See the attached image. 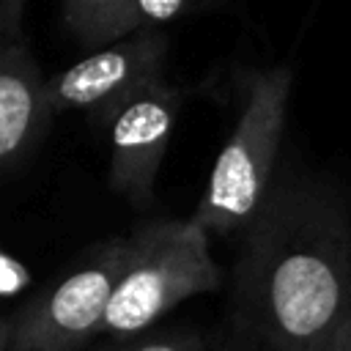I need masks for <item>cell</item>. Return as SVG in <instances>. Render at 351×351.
I'll use <instances>...</instances> for the list:
<instances>
[{"label":"cell","instance_id":"cell-12","mask_svg":"<svg viewBox=\"0 0 351 351\" xmlns=\"http://www.w3.org/2000/svg\"><path fill=\"white\" fill-rule=\"evenodd\" d=\"M217 351H274V348H269V346H263V343H258V340H252V337H247V335H241V332L228 326V332L222 335Z\"/></svg>","mask_w":351,"mask_h":351},{"label":"cell","instance_id":"cell-13","mask_svg":"<svg viewBox=\"0 0 351 351\" xmlns=\"http://www.w3.org/2000/svg\"><path fill=\"white\" fill-rule=\"evenodd\" d=\"M315 351H351V315H348Z\"/></svg>","mask_w":351,"mask_h":351},{"label":"cell","instance_id":"cell-14","mask_svg":"<svg viewBox=\"0 0 351 351\" xmlns=\"http://www.w3.org/2000/svg\"><path fill=\"white\" fill-rule=\"evenodd\" d=\"M5 337H8V321L0 315V351H5Z\"/></svg>","mask_w":351,"mask_h":351},{"label":"cell","instance_id":"cell-11","mask_svg":"<svg viewBox=\"0 0 351 351\" xmlns=\"http://www.w3.org/2000/svg\"><path fill=\"white\" fill-rule=\"evenodd\" d=\"M25 0H0V38L22 41Z\"/></svg>","mask_w":351,"mask_h":351},{"label":"cell","instance_id":"cell-10","mask_svg":"<svg viewBox=\"0 0 351 351\" xmlns=\"http://www.w3.org/2000/svg\"><path fill=\"white\" fill-rule=\"evenodd\" d=\"M140 27H165L170 22L206 14L222 0H132Z\"/></svg>","mask_w":351,"mask_h":351},{"label":"cell","instance_id":"cell-2","mask_svg":"<svg viewBox=\"0 0 351 351\" xmlns=\"http://www.w3.org/2000/svg\"><path fill=\"white\" fill-rule=\"evenodd\" d=\"M236 85V123L219 148L206 189L189 217L208 236L239 230L271 189L288 121L293 71L288 66L244 69Z\"/></svg>","mask_w":351,"mask_h":351},{"label":"cell","instance_id":"cell-4","mask_svg":"<svg viewBox=\"0 0 351 351\" xmlns=\"http://www.w3.org/2000/svg\"><path fill=\"white\" fill-rule=\"evenodd\" d=\"M126 258L129 236H112L90 247L63 277L5 318V351H82L99 337Z\"/></svg>","mask_w":351,"mask_h":351},{"label":"cell","instance_id":"cell-1","mask_svg":"<svg viewBox=\"0 0 351 351\" xmlns=\"http://www.w3.org/2000/svg\"><path fill=\"white\" fill-rule=\"evenodd\" d=\"M351 315V211L329 178H274L241 225L228 326L274 348L315 351Z\"/></svg>","mask_w":351,"mask_h":351},{"label":"cell","instance_id":"cell-7","mask_svg":"<svg viewBox=\"0 0 351 351\" xmlns=\"http://www.w3.org/2000/svg\"><path fill=\"white\" fill-rule=\"evenodd\" d=\"M44 82L25 41L0 38V170L19 165L52 121Z\"/></svg>","mask_w":351,"mask_h":351},{"label":"cell","instance_id":"cell-5","mask_svg":"<svg viewBox=\"0 0 351 351\" xmlns=\"http://www.w3.org/2000/svg\"><path fill=\"white\" fill-rule=\"evenodd\" d=\"M170 38L162 27H140L107 47L90 49L74 66L47 77L44 96L52 118L66 110H85L96 123L107 118L140 88L165 77Z\"/></svg>","mask_w":351,"mask_h":351},{"label":"cell","instance_id":"cell-3","mask_svg":"<svg viewBox=\"0 0 351 351\" xmlns=\"http://www.w3.org/2000/svg\"><path fill=\"white\" fill-rule=\"evenodd\" d=\"M222 269L192 219H159L129 233V258L107 302L99 337L151 329L181 302L217 291Z\"/></svg>","mask_w":351,"mask_h":351},{"label":"cell","instance_id":"cell-6","mask_svg":"<svg viewBox=\"0 0 351 351\" xmlns=\"http://www.w3.org/2000/svg\"><path fill=\"white\" fill-rule=\"evenodd\" d=\"M184 93L165 77L132 93L110 118V189L145 208L156 192V176L178 126Z\"/></svg>","mask_w":351,"mask_h":351},{"label":"cell","instance_id":"cell-8","mask_svg":"<svg viewBox=\"0 0 351 351\" xmlns=\"http://www.w3.org/2000/svg\"><path fill=\"white\" fill-rule=\"evenodd\" d=\"M63 25L88 52L140 30L132 0H63Z\"/></svg>","mask_w":351,"mask_h":351},{"label":"cell","instance_id":"cell-9","mask_svg":"<svg viewBox=\"0 0 351 351\" xmlns=\"http://www.w3.org/2000/svg\"><path fill=\"white\" fill-rule=\"evenodd\" d=\"M93 351H206V343L192 329H143L134 335L104 337Z\"/></svg>","mask_w":351,"mask_h":351}]
</instances>
